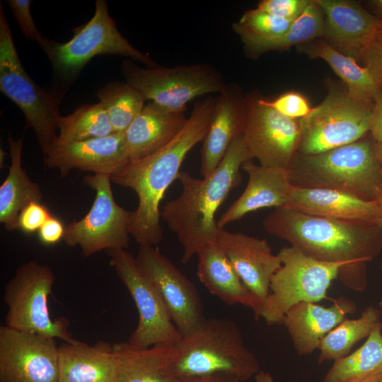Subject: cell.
<instances>
[{
    "label": "cell",
    "instance_id": "obj_1",
    "mask_svg": "<svg viewBox=\"0 0 382 382\" xmlns=\"http://www.w3.org/2000/svg\"><path fill=\"white\" fill-rule=\"evenodd\" d=\"M263 226L318 260L342 264L338 279L357 291L366 289L367 264L382 250V232L376 221L329 219L284 207L266 216Z\"/></svg>",
    "mask_w": 382,
    "mask_h": 382
},
{
    "label": "cell",
    "instance_id": "obj_2",
    "mask_svg": "<svg viewBox=\"0 0 382 382\" xmlns=\"http://www.w3.org/2000/svg\"><path fill=\"white\" fill-rule=\"evenodd\" d=\"M218 96L198 100L178 134L155 153L129 161L111 175V181L133 190L138 205L132 212L129 231L136 242L153 245L163 240L161 202L169 186L178 179L187 154L203 141L214 116Z\"/></svg>",
    "mask_w": 382,
    "mask_h": 382
},
{
    "label": "cell",
    "instance_id": "obj_3",
    "mask_svg": "<svg viewBox=\"0 0 382 382\" xmlns=\"http://www.w3.org/2000/svg\"><path fill=\"white\" fill-rule=\"evenodd\" d=\"M250 160L242 134L209 175L199 179L184 170L179 173L182 191L177 198L163 206L161 217L182 245L183 264L189 262L205 245L216 243L219 230L215 219L216 211L240 184V170Z\"/></svg>",
    "mask_w": 382,
    "mask_h": 382
},
{
    "label": "cell",
    "instance_id": "obj_4",
    "mask_svg": "<svg viewBox=\"0 0 382 382\" xmlns=\"http://www.w3.org/2000/svg\"><path fill=\"white\" fill-rule=\"evenodd\" d=\"M175 349L176 379L226 374L243 381L260 371L258 360L244 345L239 327L228 318H205L181 337Z\"/></svg>",
    "mask_w": 382,
    "mask_h": 382
},
{
    "label": "cell",
    "instance_id": "obj_5",
    "mask_svg": "<svg viewBox=\"0 0 382 382\" xmlns=\"http://www.w3.org/2000/svg\"><path fill=\"white\" fill-rule=\"evenodd\" d=\"M363 138L318 154L297 153L289 168L292 185L334 189L374 201L382 190V171L375 141Z\"/></svg>",
    "mask_w": 382,
    "mask_h": 382
},
{
    "label": "cell",
    "instance_id": "obj_6",
    "mask_svg": "<svg viewBox=\"0 0 382 382\" xmlns=\"http://www.w3.org/2000/svg\"><path fill=\"white\" fill-rule=\"evenodd\" d=\"M0 90L24 114L33 129L43 156L55 146L61 116L58 100L40 87L23 69L15 48L11 29L0 4Z\"/></svg>",
    "mask_w": 382,
    "mask_h": 382
},
{
    "label": "cell",
    "instance_id": "obj_7",
    "mask_svg": "<svg viewBox=\"0 0 382 382\" xmlns=\"http://www.w3.org/2000/svg\"><path fill=\"white\" fill-rule=\"evenodd\" d=\"M277 255L282 265L272 278L260 316L270 325L283 324L295 304L328 299V290L343 267L318 260L291 245L283 247Z\"/></svg>",
    "mask_w": 382,
    "mask_h": 382
},
{
    "label": "cell",
    "instance_id": "obj_8",
    "mask_svg": "<svg viewBox=\"0 0 382 382\" xmlns=\"http://www.w3.org/2000/svg\"><path fill=\"white\" fill-rule=\"evenodd\" d=\"M121 69L126 82L146 100L174 112H185L187 104L197 98L219 94L227 84L222 74L207 64L143 68L127 59Z\"/></svg>",
    "mask_w": 382,
    "mask_h": 382
},
{
    "label": "cell",
    "instance_id": "obj_9",
    "mask_svg": "<svg viewBox=\"0 0 382 382\" xmlns=\"http://www.w3.org/2000/svg\"><path fill=\"white\" fill-rule=\"evenodd\" d=\"M54 280L47 265L36 260L21 264L4 289L6 325L64 342L74 341L67 330L68 321L53 320L50 313L48 299Z\"/></svg>",
    "mask_w": 382,
    "mask_h": 382
},
{
    "label": "cell",
    "instance_id": "obj_10",
    "mask_svg": "<svg viewBox=\"0 0 382 382\" xmlns=\"http://www.w3.org/2000/svg\"><path fill=\"white\" fill-rule=\"evenodd\" d=\"M59 74L73 76L94 57L114 54L129 57L146 67L158 65L148 54L131 45L118 30L108 13V3L97 0L92 18L74 30L69 41L59 43L48 40L42 48Z\"/></svg>",
    "mask_w": 382,
    "mask_h": 382
},
{
    "label": "cell",
    "instance_id": "obj_11",
    "mask_svg": "<svg viewBox=\"0 0 382 382\" xmlns=\"http://www.w3.org/2000/svg\"><path fill=\"white\" fill-rule=\"evenodd\" d=\"M374 102L355 100L332 90L323 101L299 120V154L314 155L362 139L369 133Z\"/></svg>",
    "mask_w": 382,
    "mask_h": 382
},
{
    "label": "cell",
    "instance_id": "obj_12",
    "mask_svg": "<svg viewBox=\"0 0 382 382\" xmlns=\"http://www.w3.org/2000/svg\"><path fill=\"white\" fill-rule=\"evenodd\" d=\"M83 182L95 191L94 201L83 217L65 226L63 241L69 246L78 245L85 257L103 250L126 249L132 212L115 202L111 175H87Z\"/></svg>",
    "mask_w": 382,
    "mask_h": 382
},
{
    "label": "cell",
    "instance_id": "obj_13",
    "mask_svg": "<svg viewBox=\"0 0 382 382\" xmlns=\"http://www.w3.org/2000/svg\"><path fill=\"white\" fill-rule=\"evenodd\" d=\"M107 253L110 265L129 292L139 313L138 324L129 337V345L141 349L178 343L182 336L159 292L138 269L135 257L126 249H111Z\"/></svg>",
    "mask_w": 382,
    "mask_h": 382
},
{
    "label": "cell",
    "instance_id": "obj_14",
    "mask_svg": "<svg viewBox=\"0 0 382 382\" xmlns=\"http://www.w3.org/2000/svg\"><path fill=\"white\" fill-rule=\"evenodd\" d=\"M245 101L243 137L251 158L265 167L289 168L300 146L299 120L287 117L253 96Z\"/></svg>",
    "mask_w": 382,
    "mask_h": 382
},
{
    "label": "cell",
    "instance_id": "obj_15",
    "mask_svg": "<svg viewBox=\"0 0 382 382\" xmlns=\"http://www.w3.org/2000/svg\"><path fill=\"white\" fill-rule=\"evenodd\" d=\"M139 271L159 292L181 336L196 329L205 317L193 283L153 245L139 246L135 257Z\"/></svg>",
    "mask_w": 382,
    "mask_h": 382
},
{
    "label": "cell",
    "instance_id": "obj_16",
    "mask_svg": "<svg viewBox=\"0 0 382 382\" xmlns=\"http://www.w3.org/2000/svg\"><path fill=\"white\" fill-rule=\"evenodd\" d=\"M54 338L0 327L1 382H58Z\"/></svg>",
    "mask_w": 382,
    "mask_h": 382
},
{
    "label": "cell",
    "instance_id": "obj_17",
    "mask_svg": "<svg viewBox=\"0 0 382 382\" xmlns=\"http://www.w3.org/2000/svg\"><path fill=\"white\" fill-rule=\"evenodd\" d=\"M216 243L255 298L261 316L272 278L282 265L279 255L272 253L267 240L225 228H219Z\"/></svg>",
    "mask_w": 382,
    "mask_h": 382
},
{
    "label": "cell",
    "instance_id": "obj_18",
    "mask_svg": "<svg viewBox=\"0 0 382 382\" xmlns=\"http://www.w3.org/2000/svg\"><path fill=\"white\" fill-rule=\"evenodd\" d=\"M47 168L66 176L73 169L112 175L129 161L123 133L56 144L44 157Z\"/></svg>",
    "mask_w": 382,
    "mask_h": 382
},
{
    "label": "cell",
    "instance_id": "obj_19",
    "mask_svg": "<svg viewBox=\"0 0 382 382\" xmlns=\"http://www.w3.org/2000/svg\"><path fill=\"white\" fill-rule=\"evenodd\" d=\"M325 19L324 37L332 47L357 62L376 33L382 18L358 2L349 0H316Z\"/></svg>",
    "mask_w": 382,
    "mask_h": 382
},
{
    "label": "cell",
    "instance_id": "obj_20",
    "mask_svg": "<svg viewBox=\"0 0 382 382\" xmlns=\"http://www.w3.org/2000/svg\"><path fill=\"white\" fill-rule=\"evenodd\" d=\"M242 169L248 176L247 185L219 217L217 225L220 228L252 212L288 204L293 187L289 168L265 167L250 160L243 164Z\"/></svg>",
    "mask_w": 382,
    "mask_h": 382
},
{
    "label": "cell",
    "instance_id": "obj_21",
    "mask_svg": "<svg viewBox=\"0 0 382 382\" xmlns=\"http://www.w3.org/2000/svg\"><path fill=\"white\" fill-rule=\"evenodd\" d=\"M325 307L314 302H300L286 313L283 324L286 326L294 347L299 356H306L318 349L321 340L347 316L357 311L356 303L340 296Z\"/></svg>",
    "mask_w": 382,
    "mask_h": 382
},
{
    "label": "cell",
    "instance_id": "obj_22",
    "mask_svg": "<svg viewBox=\"0 0 382 382\" xmlns=\"http://www.w3.org/2000/svg\"><path fill=\"white\" fill-rule=\"evenodd\" d=\"M246 101L240 88L227 83L218 96L214 113L203 139L200 174L209 175L219 165L233 141L243 132Z\"/></svg>",
    "mask_w": 382,
    "mask_h": 382
},
{
    "label": "cell",
    "instance_id": "obj_23",
    "mask_svg": "<svg viewBox=\"0 0 382 382\" xmlns=\"http://www.w3.org/2000/svg\"><path fill=\"white\" fill-rule=\"evenodd\" d=\"M287 207L320 217L358 221H376L375 201L329 188L292 187Z\"/></svg>",
    "mask_w": 382,
    "mask_h": 382
},
{
    "label": "cell",
    "instance_id": "obj_24",
    "mask_svg": "<svg viewBox=\"0 0 382 382\" xmlns=\"http://www.w3.org/2000/svg\"><path fill=\"white\" fill-rule=\"evenodd\" d=\"M113 345L75 340L59 346L58 382H117Z\"/></svg>",
    "mask_w": 382,
    "mask_h": 382
},
{
    "label": "cell",
    "instance_id": "obj_25",
    "mask_svg": "<svg viewBox=\"0 0 382 382\" xmlns=\"http://www.w3.org/2000/svg\"><path fill=\"white\" fill-rule=\"evenodd\" d=\"M187 120L185 112H170L149 102L123 133L130 161L165 146L183 129Z\"/></svg>",
    "mask_w": 382,
    "mask_h": 382
},
{
    "label": "cell",
    "instance_id": "obj_26",
    "mask_svg": "<svg viewBox=\"0 0 382 382\" xmlns=\"http://www.w3.org/2000/svg\"><path fill=\"white\" fill-rule=\"evenodd\" d=\"M197 256V275L212 294L228 305L241 304L249 307L256 320L260 318L255 298L217 243L205 245L198 251Z\"/></svg>",
    "mask_w": 382,
    "mask_h": 382
},
{
    "label": "cell",
    "instance_id": "obj_27",
    "mask_svg": "<svg viewBox=\"0 0 382 382\" xmlns=\"http://www.w3.org/2000/svg\"><path fill=\"white\" fill-rule=\"evenodd\" d=\"M117 382H175V345L159 344L134 348L127 342L115 343Z\"/></svg>",
    "mask_w": 382,
    "mask_h": 382
},
{
    "label": "cell",
    "instance_id": "obj_28",
    "mask_svg": "<svg viewBox=\"0 0 382 382\" xmlns=\"http://www.w3.org/2000/svg\"><path fill=\"white\" fill-rule=\"evenodd\" d=\"M23 137L14 139L9 134L8 144L11 166L0 186V222L7 231L18 230L21 211L30 202H42L43 194L39 185L32 181L22 167Z\"/></svg>",
    "mask_w": 382,
    "mask_h": 382
},
{
    "label": "cell",
    "instance_id": "obj_29",
    "mask_svg": "<svg viewBox=\"0 0 382 382\" xmlns=\"http://www.w3.org/2000/svg\"><path fill=\"white\" fill-rule=\"evenodd\" d=\"M300 48L311 58L325 60L346 84L347 92L352 98L374 102L382 89L366 67L338 52L325 40H313L301 45Z\"/></svg>",
    "mask_w": 382,
    "mask_h": 382
},
{
    "label": "cell",
    "instance_id": "obj_30",
    "mask_svg": "<svg viewBox=\"0 0 382 382\" xmlns=\"http://www.w3.org/2000/svg\"><path fill=\"white\" fill-rule=\"evenodd\" d=\"M324 29L323 13L313 0L310 1L302 14L280 36L265 38L245 33L238 35L243 43L245 54L251 57H257L270 51L287 50L292 46L301 45L323 37Z\"/></svg>",
    "mask_w": 382,
    "mask_h": 382
},
{
    "label": "cell",
    "instance_id": "obj_31",
    "mask_svg": "<svg viewBox=\"0 0 382 382\" xmlns=\"http://www.w3.org/2000/svg\"><path fill=\"white\" fill-rule=\"evenodd\" d=\"M382 374V322H379L365 342L347 356L334 361L323 382H345Z\"/></svg>",
    "mask_w": 382,
    "mask_h": 382
},
{
    "label": "cell",
    "instance_id": "obj_32",
    "mask_svg": "<svg viewBox=\"0 0 382 382\" xmlns=\"http://www.w3.org/2000/svg\"><path fill=\"white\" fill-rule=\"evenodd\" d=\"M379 322L381 310L372 306L366 308L358 318H346L321 340L318 348V364L347 356L354 345L366 338Z\"/></svg>",
    "mask_w": 382,
    "mask_h": 382
},
{
    "label": "cell",
    "instance_id": "obj_33",
    "mask_svg": "<svg viewBox=\"0 0 382 382\" xmlns=\"http://www.w3.org/2000/svg\"><path fill=\"white\" fill-rule=\"evenodd\" d=\"M57 127L59 134L56 144L104 137L115 133L100 102L83 104L72 113L61 115Z\"/></svg>",
    "mask_w": 382,
    "mask_h": 382
},
{
    "label": "cell",
    "instance_id": "obj_34",
    "mask_svg": "<svg viewBox=\"0 0 382 382\" xmlns=\"http://www.w3.org/2000/svg\"><path fill=\"white\" fill-rule=\"evenodd\" d=\"M115 133H124L145 106L143 96L126 81H112L97 91Z\"/></svg>",
    "mask_w": 382,
    "mask_h": 382
},
{
    "label": "cell",
    "instance_id": "obj_35",
    "mask_svg": "<svg viewBox=\"0 0 382 382\" xmlns=\"http://www.w3.org/2000/svg\"><path fill=\"white\" fill-rule=\"evenodd\" d=\"M292 23L256 8L245 12L238 22L233 23L232 28L238 35L245 33L270 38L284 34Z\"/></svg>",
    "mask_w": 382,
    "mask_h": 382
},
{
    "label": "cell",
    "instance_id": "obj_36",
    "mask_svg": "<svg viewBox=\"0 0 382 382\" xmlns=\"http://www.w3.org/2000/svg\"><path fill=\"white\" fill-rule=\"evenodd\" d=\"M260 103L272 108L282 115L294 120L307 116L312 108L308 100L300 93L290 91L272 99L258 98Z\"/></svg>",
    "mask_w": 382,
    "mask_h": 382
},
{
    "label": "cell",
    "instance_id": "obj_37",
    "mask_svg": "<svg viewBox=\"0 0 382 382\" xmlns=\"http://www.w3.org/2000/svg\"><path fill=\"white\" fill-rule=\"evenodd\" d=\"M30 0H8L7 4L21 32L29 40L37 42L43 48L49 39L39 32L33 18Z\"/></svg>",
    "mask_w": 382,
    "mask_h": 382
},
{
    "label": "cell",
    "instance_id": "obj_38",
    "mask_svg": "<svg viewBox=\"0 0 382 382\" xmlns=\"http://www.w3.org/2000/svg\"><path fill=\"white\" fill-rule=\"evenodd\" d=\"M359 62L363 64L382 88V28L376 33L364 49Z\"/></svg>",
    "mask_w": 382,
    "mask_h": 382
},
{
    "label": "cell",
    "instance_id": "obj_39",
    "mask_svg": "<svg viewBox=\"0 0 382 382\" xmlns=\"http://www.w3.org/2000/svg\"><path fill=\"white\" fill-rule=\"evenodd\" d=\"M310 0H262L257 7L272 16L294 21L305 11Z\"/></svg>",
    "mask_w": 382,
    "mask_h": 382
},
{
    "label": "cell",
    "instance_id": "obj_40",
    "mask_svg": "<svg viewBox=\"0 0 382 382\" xmlns=\"http://www.w3.org/2000/svg\"><path fill=\"white\" fill-rule=\"evenodd\" d=\"M51 216L49 209L42 202H30L19 213L18 230L33 233L38 231Z\"/></svg>",
    "mask_w": 382,
    "mask_h": 382
},
{
    "label": "cell",
    "instance_id": "obj_41",
    "mask_svg": "<svg viewBox=\"0 0 382 382\" xmlns=\"http://www.w3.org/2000/svg\"><path fill=\"white\" fill-rule=\"evenodd\" d=\"M65 226L62 221L54 216H51L37 231L40 242L47 245L57 243L63 237Z\"/></svg>",
    "mask_w": 382,
    "mask_h": 382
},
{
    "label": "cell",
    "instance_id": "obj_42",
    "mask_svg": "<svg viewBox=\"0 0 382 382\" xmlns=\"http://www.w3.org/2000/svg\"><path fill=\"white\" fill-rule=\"evenodd\" d=\"M369 133L375 142L382 141V89L373 103Z\"/></svg>",
    "mask_w": 382,
    "mask_h": 382
},
{
    "label": "cell",
    "instance_id": "obj_43",
    "mask_svg": "<svg viewBox=\"0 0 382 382\" xmlns=\"http://www.w3.org/2000/svg\"><path fill=\"white\" fill-rule=\"evenodd\" d=\"M175 382H240L235 376L226 374L187 377L176 379Z\"/></svg>",
    "mask_w": 382,
    "mask_h": 382
},
{
    "label": "cell",
    "instance_id": "obj_44",
    "mask_svg": "<svg viewBox=\"0 0 382 382\" xmlns=\"http://www.w3.org/2000/svg\"><path fill=\"white\" fill-rule=\"evenodd\" d=\"M374 201L376 202L378 208V214L376 219V223L382 232V190L378 194Z\"/></svg>",
    "mask_w": 382,
    "mask_h": 382
},
{
    "label": "cell",
    "instance_id": "obj_45",
    "mask_svg": "<svg viewBox=\"0 0 382 382\" xmlns=\"http://www.w3.org/2000/svg\"><path fill=\"white\" fill-rule=\"evenodd\" d=\"M367 3L377 14V16L382 18V0H371Z\"/></svg>",
    "mask_w": 382,
    "mask_h": 382
},
{
    "label": "cell",
    "instance_id": "obj_46",
    "mask_svg": "<svg viewBox=\"0 0 382 382\" xmlns=\"http://www.w3.org/2000/svg\"><path fill=\"white\" fill-rule=\"evenodd\" d=\"M374 150L376 158L382 171V141L374 142Z\"/></svg>",
    "mask_w": 382,
    "mask_h": 382
},
{
    "label": "cell",
    "instance_id": "obj_47",
    "mask_svg": "<svg viewBox=\"0 0 382 382\" xmlns=\"http://www.w3.org/2000/svg\"><path fill=\"white\" fill-rule=\"evenodd\" d=\"M255 382H274L272 375L265 371H260L255 376Z\"/></svg>",
    "mask_w": 382,
    "mask_h": 382
},
{
    "label": "cell",
    "instance_id": "obj_48",
    "mask_svg": "<svg viewBox=\"0 0 382 382\" xmlns=\"http://www.w3.org/2000/svg\"><path fill=\"white\" fill-rule=\"evenodd\" d=\"M345 382H382V374L372 377L354 379Z\"/></svg>",
    "mask_w": 382,
    "mask_h": 382
},
{
    "label": "cell",
    "instance_id": "obj_49",
    "mask_svg": "<svg viewBox=\"0 0 382 382\" xmlns=\"http://www.w3.org/2000/svg\"><path fill=\"white\" fill-rule=\"evenodd\" d=\"M6 156L5 151L1 149L0 150V163H1V168H2V163L4 162V158Z\"/></svg>",
    "mask_w": 382,
    "mask_h": 382
},
{
    "label": "cell",
    "instance_id": "obj_50",
    "mask_svg": "<svg viewBox=\"0 0 382 382\" xmlns=\"http://www.w3.org/2000/svg\"><path fill=\"white\" fill-rule=\"evenodd\" d=\"M381 270H382V262H381Z\"/></svg>",
    "mask_w": 382,
    "mask_h": 382
}]
</instances>
